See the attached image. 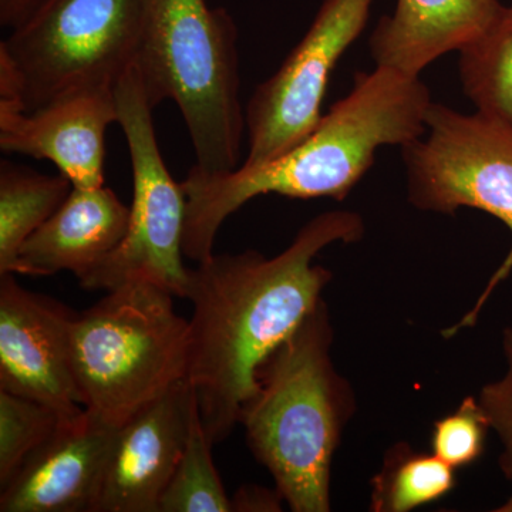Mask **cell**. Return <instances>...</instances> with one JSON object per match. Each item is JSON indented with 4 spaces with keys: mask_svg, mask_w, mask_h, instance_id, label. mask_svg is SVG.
Listing matches in <instances>:
<instances>
[{
    "mask_svg": "<svg viewBox=\"0 0 512 512\" xmlns=\"http://www.w3.org/2000/svg\"><path fill=\"white\" fill-rule=\"evenodd\" d=\"M365 231L355 211L322 212L272 258L258 251L212 255L191 269L187 380L212 444L241 423L258 392L259 367L322 301L332 272L315 264L316 256L339 242H359Z\"/></svg>",
    "mask_w": 512,
    "mask_h": 512,
    "instance_id": "cell-1",
    "label": "cell"
},
{
    "mask_svg": "<svg viewBox=\"0 0 512 512\" xmlns=\"http://www.w3.org/2000/svg\"><path fill=\"white\" fill-rule=\"evenodd\" d=\"M431 103L420 76L376 66L373 72H357L348 96L282 156L224 174L192 167L181 183L187 197L184 256L197 264L207 261L229 215L261 195L345 200L373 167L380 148H402L426 133Z\"/></svg>",
    "mask_w": 512,
    "mask_h": 512,
    "instance_id": "cell-2",
    "label": "cell"
},
{
    "mask_svg": "<svg viewBox=\"0 0 512 512\" xmlns=\"http://www.w3.org/2000/svg\"><path fill=\"white\" fill-rule=\"evenodd\" d=\"M325 299L256 373L241 414L248 447L293 512L330 511V476L355 397L332 362Z\"/></svg>",
    "mask_w": 512,
    "mask_h": 512,
    "instance_id": "cell-3",
    "label": "cell"
},
{
    "mask_svg": "<svg viewBox=\"0 0 512 512\" xmlns=\"http://www.w3.org/2000/svg\"><path fill=\"white\" fill-rule=\"evenodd\" d=\"M133 66L153 109L165 100L180 109L195 170H237L247 124L238 29L228 10L211 8L207 0H146Z\"/></svg>",
    "mask_w": 512,
    "mask_h": 512,
    "instance_id": "cell-4",
    "label": "cell"
},
{
    "mask_svg": "<svg viewBox=\"0 0 512 512\" xmlns=\"http://www.w3.org/2000/svg\"><path fill=\"white\" fill-rule=\"evenodd\" d=\"M174 295L146 281L111 289L70 325L74 379L86 412L110 429L187 379L190 322Z\"/></svg>",
    "mask_w": 512,
    "mask_h": 512,
    "instance_id": "cell-5",
    "label": "cell"
},
{
    "mask_svg": "<svg viewBox=\"0 0 512 512\" xmlns=\"http://www.w3.org/2000/svg\"><path fill=\"white\" fill-rule=\"evenodd\" d=\"M146 0H42L0 42V99L32 111L113 86L133 66Z\"/></svg>",
    "mask_w": 512,
    "mask_h": 512,
    "instance_id": "cell-6",
    "label": "cell"
},
{
    "mask_svg": "<svg viewBox=\"0 0 512 512\" xmlns=\"http://www.w3.org/2000/svg\"><path fill=\"white\" fill-rule=\"evenodd\" d=\"M407 200L420 211L454 215L473 208L493 215L512 234V126L483 113L431 103L426 133L402 147ZM512 272V245L473 309L444 338L476 326L478 316Z\"/></svg>",
    "mask_w": 512,
    "mask_h": 512,
    "instance_id": "cell-7",
    "label": "cell"
},
{
    "mask_svg": "<svg viewBox=\"0 0 512 512\" xmlns=\"http://www.w3.org/2000/svg\"><path fill=\"white\" fill-rule=\"evenodd\" d=\"M116 104L133 170L130 222L119 247L77 279L90 292L146 281L187 298L191 275L183 262L187 197L161 156L154 109L134 66L116 84Z\"/></svg>",
    "mask_w": 512,
    "mask_h": 512,
    "instance_id": "cell-8",
    "label": "cell"
},
{
    "mask_svg": "<svg viewBox=\"0 0 512 512\" xmlns=\"http://www.w3.org/2000/svg\"><path fill=\"white\" fill-rule=\"evenodd\" d=\"M375 0H322L308 32L245 107L248 154L259 165L298 146L322 119L330 74L362 35Z\"/></svg>",
    "mask_w": 512,
    "mask_h": 512,
    "instance_id": "cell-9",
    "label": "cell"
},
{
    "mask_svg": "<svg viewBox=\"0 0 512 512\" xmlns=\"http://www.w3.org/2000/svg\"><path fill=\"white\" fill-rule=\"evenodd\" d=\"M76 313L0 275V389L56 410L64 420L84 413L70 357Z\"/></svg>",
    "mask_w": 512,
    "mask_h": 512,
    "instance_id": "cell-10",
    "label": "cell"
},
{
    "mask_svg": "<svg viewBox=\"0 0 512 512\" xmlns=\"http://www.w3.org/2000/svg\"><path fill=\"white\" fill-rule=\"evenodd\" d=\"M195 392L187 379L114 434L90 512H158L190 430Z\"/></svg>",
    "mask_w": 512,
    "mask_h": 512,
    "instance_id": "cell-11",
    "label": "cell"
},
{
    "mask_svg": "<svg viewBox=\"0 0 512 512\" xmlns=\"http://www.w3.org/2000/svg\"><path fill=\"white\" fill-rule=\"evenodd\" d=\"M117 123L116 87L77 90L32 111L0 99L3 153L49 160L73 187L104 185L106 133Z\"/></svg>",
    "mask_w": 512,
    "mask_h": 512,
    "instance_id": "cell-12",
    "label": "cell"
},
{
    "mask_svg": "<svg viewBox=\"0 0 512 512\" xmlns=\"http://www.w3.org/2000/svg\"><path fill=\"white\" fill-rule=\"evenodd\" d=\"M116 430L84 410L0 488V512H90Z\"/></svg>",
    "mask_w": 512,
    "mask_h": 512,
    "instance_id": "cell-13",
    "label": "cell"
},
{
    "mask_svg": "<svg viewBox=\"0 0 512 512\" xmlns=\"http://www.w3.org/2000/svg\"><path fill=\"white\" fill-rule=\"evenodd\" d=\"M500 0H397L369 39L376 66L419 77L446 53L460 52L494 25Z\"/></svg>",
    "mask_w": 512,
    "mask_h": 512,
    "instance_id": "cell-14",
    "label": "cell"
},
{
    "mask_svg": "<svg viewBox=\"0 0 512 512\" xmlns=\"http://www.w3.org/2000/svg\"><path fill=\"white\" fill-rule=\"evenodd\" d=\"M128 222L130 207L106 185L73 187L62 207L20 249L15 274L67 271L79 278L119 247Z\"/></svg>",
    "mask_w": 512,
    "mask_h": 512,
    "instance_id": "cell-15",
    "label": "cell"
},
{
    "mask_svg": "<svg viewBox=\"0 0 512 512\" xmlns=\"http://www.w3.org/2000/svg\"><path fill=\"white\" fill-rule=\"evenodd\" d=\"M73 184L10 161L0 163V275L15 274L25 242L66 201Z\"/></svg>",
    "mask_w": 512,
    "mask_h": 512,
    "instance_id": "cell-16",
    "label": "cell"
},
{
    "mask_svg": "<svg viewBox=\"0 0 512 512\" xmlns=\"http://www.w3.org/2000/svg\"><path fill=\"white\" fill-rule=\"evenodd\" d=\"M456 484V468L448 466L436 454L397 443L387 450L382 468L370 483V511L416 510L446 497Z\"/></svg>",
    "mask_w": 512,
    "mask_h": 512,
    "instance_id": "cell-17",
    "label": "cell"
},
{
    "mask_svg": "<svg viewBox=\"0 0 512 512\" xmlns=\"http://www.w3.org/2000/svg\"><path fill=\"white\" fill-rule=\"evenodd\" d=\"M458 53L461 87L478 113L512 126V5Z\"/></svg>",
    "mask_w": 512,
    "mask_h": 512,
    "instance_id": "cell-18",
    "label": "cell"
},
{
    "mask_svg": "<svg viewBox=\"0 0 512 512\" xmlns=\"http://www.w3.org/2000/svg\"><path fill=\"white\" fill-rule=\"evenodd\" d=\"M214 446L202 423L195 396L190 430L183 456L163 495L158 512H231V497L225 491L212 460Z\"/></svg>",
    "mask_w": 512,
    "mask_h": 512,
    "instance_id": "cell-19",
    "label": "cell"
},
{
    "mask_svg": "<svg viewBox=\"0 0 512 512\" xmlns=\"http://www.w3.org/2000/svg\"><path fill=\"white\" fill-rule=\"evenodd\" d=\"M64 421L46 404L0 389V488Z\"/></svg>",
    "mask_w": 512,
    "mask_h": 512,
    "instance_id": "cell-20",
    "label": "cell"
},
{
    "mask_svg": "<svg viewBox=\"0 0 512 512\" xmlns=\"http://www.w3.org/2000/svg\"><path fill=\"white\" fill-rule=\"evenodd\" d=\"M490 430V419L478 397L467 396L453 413L434 423L431 453L456 470L471 466L483 456Z\"/></svg>",
    "mask_w": 512,
    "mask_h": 512,
    "instance_id": "cell-21",
    "label": "cell"
},
{
    "mask_svg": "<svg viewBox=\"0 0 512 512\" xmlns=\"http://www.w3.org/2000/svg\"><path fill=\"white\" fill-rule=\"evenodd\" d=\"M503 352L507 369L498 380L485 384L478 394L481 406L490 419L491 430L503 444L500 467L505 478L512 483V328L504 329ZM497 511L512 512V494L507 503Z\"/></svg>",
    "mask_w": 512,
    "mask_h": 512,
    "instance_id": "cell-22",
    "label": "cell"
},
{
    "mask_svg": "<svg viewBox=\"0 0 512 512\" xmlns=\"http://www.w3.org/2000/svg\"><path fill=\"white\" fill-rule=\"evenodd\" d=\"M284 498L278 490H268L259 485H242L231 498L232 511H281V503Z\"/></svg>",
    "mask_w": 512,
    "mask_h": 512,
    "instance_id": "cell-23",
    "label": "cell"
},
{
    "mask_svg": "<svg viewBox=\"0 0 512 512\" xmlns=\"http://www.w3.org/2000/svg\"><path fill=\"white\" fill-rule=\"evenodd\" d=\"M42 0H0V26L12 30L19 26Z\"/></svg>",
    "mask_w": 512,
    "mask_h": 512,
    "instance_id": "cell-24",
    "label": "cell"
}]
</instances>
